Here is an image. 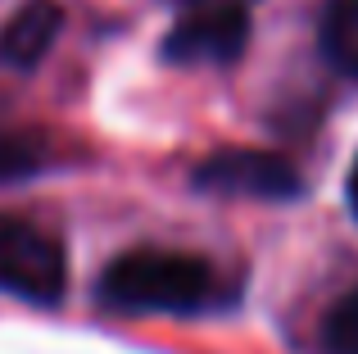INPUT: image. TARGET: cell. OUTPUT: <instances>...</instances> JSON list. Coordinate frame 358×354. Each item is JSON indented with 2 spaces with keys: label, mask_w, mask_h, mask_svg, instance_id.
<instances>
[{
  "label": "cell",
  "mask_w": 358,
  "mask_h": 354,
  "mask_svg": "<svg viewBox=\"0 0 358 354\" xmlns=\"http://www.w3.org/2000/svg\"><path fill=\"white\" fill-rule=\"evenodd\" d=\"M100 300L127 313H200L218 304V273L177 250H131L105 268Z\"/></svg>",
  "instance_id": "obj_1"
},
{
  "label": "cell",
  "mask_w": 358,
  "mask_h": 354,
  "mask_svg": "<svg viewBox=\"0 0 358 354\" xmlns=\"http://www.w3.org/2000/svg\"><path fill=\"white\" fill-rule=\"evenodd\" d=\"M64 282H69V264L59 241L27 218L0 213V291L32 304H50L64 295Z\"/></svg>",
  "instance_id": "obj_2"
},
{
  "label": "cell",
  "mask_w": 358,
  "mask_h": 354,
  "mask_svg": "<svg viewBox=\"0 0 358 354\" xmlns=\"http://www.w3.org/2000/svg\"><path fill=\"white\" fill-rule=\"evenodd\" d=\"M250 45V9L241 0H209V5H191L173 23L164 41V59L173 64H231Z\"/></svg>",
  "instance_id": "obj_3"
},
{
  "label": "cell",
  "mask_w": 358,
  "mask_h": 354,
  "mask_svg": "<svg viewBox=\"0 0 358 354\" xmlns=\"http://www.w3.org/2000/svg\"><path fill=\"white\" fill-rule=\"evenodd\" d=\"M195 186L213 195H245V200H290L299 195V173L295 164L268 150H218L195 169Z\"/></svg>",
  "instance_id": "obj_4"
},
{
  "label": "cell",
  "mask_w": 358,
  "mask_h": 354,
  "mask_svg": "<svg viewBox=\"0 0 358 354\" xmlns=\"http://www.w3.org/2000/svg\"><path fill=\"white\" fill-rule=\"evenodd\" d=\"M59 32H64V9L55 5V0H27V5L0 27V64H5V69H18V73L36 69V64L55 50Z\"/></svg>",
  "instance_id": "obj_5"
},
{
  "label": "cell",
  "mask_w": 358,
  "mask_h": 354,
  "mask_svg": "<svg viewBox=\"0 0 358 354\" xmlns=\"http://www.w3.org/2000/svg\"><path fill=\"white\" fill-rule=\"evenodd\" d=\"M322 55L345 78H358V0H331L322 9Z\"/></svg>",
  "instance_id": "obj_6"
},
{
  "label": "cell",
  "mask_w": 358,
  "mask_h": 354,
  "mask_svg": "<svg viewBox=\"0 0 358 354\" xmlns=\"http://www.w3.org/2000/svg\"><path fill=\"white\" fill-rule=\"evenodd\" d=\"M322 350L327 354H358V286L331 304L322 323Z\"/></svg>",
  "instance_id": "obj_7"
},
{
  "label": "cell",
  "mask_w": 358,
  "mask_h": 354,
  "mask_svg": "<svg viewBox=\"0 0 358 354\" xmlns=\"http://www.w3.org/2000/svg\"><path fill=\"white\" fill-rule=\"evenodd\" d=\"M45 164V150L32 141V136H18L0 127V182H23Z\"/></svg>",
  "instance_id": "obj_8"
},
{
  "label": "cell",
  "mask_w": 358,
  "mask_h": 354,
  "mask_svg": "<svg viewBox=\"0 0 358 354\" xmlns=\"http://www.w3.org/2000/svg\"><path fill=\"white\" fill-rule=\"evenodd\" d=\"M350 204H354V213H358V160H354V169H350Z\"/></svg>",
  "instance_id": "obj_9"
}]
</instances>
